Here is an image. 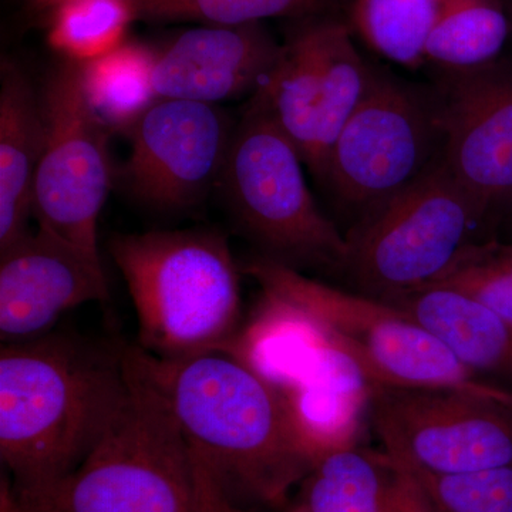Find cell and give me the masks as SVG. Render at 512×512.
Returning a JSON list of instances; mask_svg holds the SVG:
<instances>
[{
	"label": "cell",
	"mask_w": 512,
	"mask_h": 512,
	"mask_svg": "<svg viewBox=\"0 0 512 512\" xmlns=\"http://www.w3.org/2000/svg\"><path fill=\"white\" fill-rule=\"evenodd\" d=\"M123 355L126 392L109 426L72 473L15 491L22 512H198L183 431L128 346Z\"/></svg>",
	"instance_id": "cell-3"
},
{
	"label": "cell",
	"mask_w": 512,
	"mask_h": 512,
	"mask_svg": "<svg viewBox=\"0 0 512 512\" xmlns=\"http://www.w3.org/2000/svg\"><path fill=\"white\" fill-rule=\"evenodd\" d=\"M262 23L187 30L157 53L154 86L160 99L217 104L254 97L281 55Z\"/></svg>",
	"instance_id": "cell-15"
},
{
	"label": "cell",
	"mask_w": 512,
	"mask_h": 512,
	"mask_svg": "<svg viewBox=\"0 0 512 512\" xmlns=\"http://www.w3.org/2000/svg\"><path fill=\"white\" fill-rule=\"evenodd\" d=\"M123 349L49 332L0 349V460L15 491L79 466L126 392Z\"/></svg>",
	"instance_id": "cell-2"
},
{
	"label": "cell",
	"mask_w": 512,
	"mask_h": 512,
	"mask_svg": "<svg viewBox=\"0 0 512 512\" xmlns=\"http://www.w3.org/2000/svg\"><path fill=\"white\" fill-rule=\"evenodd\" d=\"M252 101L291 140L303 163L322 180L330 150L365 96L372 66L346 20H301Z\"/></svg>",
	"instance_id": "cell-10"
},
{
	"label": "cell",
	"mask_w": 512,
	"mask_h": 512,
	"mask_svg": "<svg viewBox=\"0 0 512 512\" xmlns=\"http://www.w3.org/2000/svg\"><path fill=\"white\" fill-rule=\"evenodd\" d=\"M49 13L47 42L74 63L90 62L119 47L137 20L131 0H64Z\"/></svg>",
	"instance_id": "cell-23"
},
{
	"label": "cell",
	"mask_w": 512,
	"mask_h": 512,
	"mask_svg": "<svg viewBox=\"0 0 512 512\" xmlns=\"http://www.w3.org/2000/svg\"><path fill=\"white\" fill-rule=\"evenodd\" d=\"M430 285L464 292L512 326V241L487 238L468 245Z\"/></svg>",
	"instance_id": "cell-25"
},
{
	"label": "cell",
	"mask_w": 512,
	"mask_h": 512,
	"mask_svg": "<svg viewBox=\"0 0 512 512\" xmlns=\"http://www.w3.org/2000/svg\"><path fill=\"white\" fill-rule=\"evenodd\" d=\"M194 456V454H192ZM198 483V512H244L225 494L198 458H195Z\"/></svg>",
	"instance_id": "cell-27"
},
{
	"label": "cell",
	"mask_w": 512,
	"mask_h": 512,
	"mask_svg": "<svg viewBox=\"0 0 512 512\" xmlns=\"http://www.w3.org/2000/svg\"><path fill=\"white\" fill-rule=\"evenodd\" d=\"M157 52L124 42L104 56L80 63L87 103L113 133H130L160 97L154 86Z\"/></svg>",
	"instance_id": "cell-20"
},
{
	"label": "cell",
	"mask_w": 512,
	"mask_h": 512,
	"mask_svg": "<svg viewBox=\"0 0 512 512\" xmlns=\"http://www.w3.org/2000/svg\"><path fill=\"white\" fill-rule=\"evenodd\" d=\"M0 512H22L10 477H2L0 481Z\"/></svg>",
	"instance_id": "cell-29"
},
{
	"label": "cell",
	"mask_w": 512,
	"mask_h": 512,
	"mask_svg": "<svg viewBox=\"0 0 512 512\" xmlns=\"http://www.w3.org/2000/svg\"><path fill=\"white\" fill-rule=\"evenodd\" d=\"M403 470L384 451L360 443L319 454L296 488L308 512H390Z\"/></svg>",
	"instance_id": "cell-19"
},
{
	"label": "cell",
	"mask_w": 512,
	"mask_h": 512,
	"mask_svg": "<svg viewBox=\"0 0 512 512\" xmlns=\"http://www.w3.org/2000/svg\"><path fill=\"white\" fill-rule=\"evenodd\" d=\"M128 349L163 394L192 454L235 504L289 500L316 457L281 386L228 350L161 359Z\"/></svg>",
	"instance_id": "cell-1"
},
{
	"label": "cell",
	"mask_w": 512,
	"mask_h": 512,
	"mask_svg": "<svg viewBox=\"0 0 512 512\" xmlns=\"http://www.w3.org/2000/svg\"><path fill=\"white\" fill-rule=\"evenodd\" d=\"M288 512H308L303 510V508L298 507V505H291V508H289Z\"/></svg>",
	"instance_id": "cell-32"
},
{
	"label": "cell",
	"mask_w": 512,
	"mask_h": 512,
	"mask_svg": "<svg viewBox=\"0 0 512 512\" xmlns=\"http://www.w3.org/2000/svg\"><path fill=\"white\" fill-rule=\"evenodd\" d=\"M285 392L315 457L360 443V421L363 410H369L372 386L345 356L318 343L302 375Z\"/></svg>",
	"instance_id": "cell-18"
},
{
	"label": "cell",
	"mask_w": 512,
	"mask_h": 512,
	"mask_svg": "<svg viewBox=\"0 0 512 512\" xmlns=\"http://www.w3.org/2000/svg\"><path fill=\"white\" fill-rule=\"evenodd\" d=\"M488 221L443 161L352 225L343 275L353 291L390 301L433 284L485 239Z\"/></svg>",
	"instance_id": "cell-7"
},
{
	"label": "cell",
	"mask_w": 512,
	"mask_h": 512,
	"mask_svg": "<svg viewBox=\"0 0 512 512\" xmlns=\"http://www.w3.org/2000/svg\"><path fill=\"white\" fill-rule=\"evenodd\" d=\"M46 143L40 90L18 64L0 67V249L29 232L33 190Z\"/></svg>",
	"instance_id": "cell-16"
},
{
	"label": "cell",
	"mask_w": 512,
	"mask_h": 512,
	"mask_svg": "<svg viewBox=\"0 0 512 512\" xmlns=\"http://www.w3.org/2000/svg\"><path fill=\"white\" fill-rule=\"evenodd\" d=\"M241 272L266 301L303 323L319 345L345 356L372 387L487 386L393 303L335 288L258 255Z\"/></svg>",
	"instance_id": "cell-5"
},
{
	"label": "cell",
	"mask_w": 512,
	"mask_h": 512,
	"mask_svg": "<svg viewBox=\"0 0 512 512\" xmlns=\"http://www.w3.org/2000/svg\"><path fill=\"white\" fill-rule=\"evenodd\" d=\"M390 512H430L424 503L423 495H421L416 481L406 470H403L402 480L397 487Z\"/></svg>",
	"instance_id": "cell-28"
},
{
	"label": "cell",
	"mask_w": 512,
	"mask_h": 512,
	"mask_svg": "<svg viewBox=\"0 0 512 512\" xmlns=\"http://www.w3.org/2000/svg\"><path fill=\"white\" fill-rule=\"evenodd\" d=\"M46 143L33 190L39 228L100 259L99 218L114 183L111 131L87 103L80 63L66 60L40 89Z\"/></svg>",
	"instance_id": "cell-11"
},
{
	"label": "cell",
	"mask_w": 512,
	"mask_h": 512,
	"mask_svg": "<svg viewBox=\"0 0 512 512\" xmlns=\"http://www.w3.org/2000/svg\"><path fill=\"white\" fill-rule=\"evenodd\" d=\"M109 252L136 309L138 348L161 359L231 348L241 330V269L221 232L120 234Z\"/></svg>",
	"instance_id": "cell-4"
},
{
	"label": "cell",
	"mask_w": 512,
	"mask_h": 512,
	"mask_svg": "<svg viewBox=\"0 0 512 512\" xmlns=\"http://www.w3.org/2000/svg\"><path fill=\"white\" fill-rule=\"evenodd\" d=\"M440 73L444 163L494 220L512 205V66Z\"/></svg>",
	"instance_id": "cell-13"
},
{
	"label": "cell",
	"mask_w": 512,
	"mask_h": 512,
	"mask_svg": "<svg viewBox=\"0 0 512 512\" xmlns=\"http://www.w3.org/2000/svg\"><path fill=\"white\" fill-rule=\"evenodd\" d=\"M235 126L217 104L158 99L127 134L120 180L154 210H188L220 187Z\"/></svg>",
	"instance_id": "cell-12"
},
{
	"label": "cell",
	"mask_w": 512,
	"mask_h": 512,
	"mask_svg": "<svg viewBox=\"0 0 512 512\" xmlns=\"http://www.w3.org/2000/svg\"><path fill=\"white\" fill-rule=\"evenodd\" d=\"M443 161L436 87L372 66L365 96L336 138L320 181L356 224Z\"/></svg>",
	"instance_id": "cell-8"
},
{
	"label": "cell",
	"mask_w": 512,
	"mask_h": 512,
	"mask_svg": "<svg viewBox=\"0 0 512 512\" xmlns=\"http://www.w3.org/2000/svg\"><path fill=\"white\" fill-rule=\"evenodd\" d=\"M288 137L255 101L235 126L220 188L238 228L262 256L343 274L348 241L316 204Z\"/></svg>",
	"instance_id": "cell-6"
},
{
	"label": "cell",
	"mask_w": 512,
	"mask_h": 512,
	"mask_svg": "<svg viewBox=\"0 0 512 512\" xmlns=\"http://www.w3.org/2000/svg\"><path fill=\"white\" fill-rule=\"evenodd\" d=\"M137 20L241 26L272 18L308 20L332 16L338 0H131Z\"/></svg>",
	"instance_id": "cell-24"
},
{
	"label": "cell",
	"mask_w": 512,
	"mask_h": 512,
	"mask_svg": "<svg viewBox=\"0 0 512 512\" xmlns=\"http://www.w3.org/2000/svg\"><path fill=\"white\" fill-rule=\"evenodd\" d=\"M412 316L471 373L512 389V326L464 292L427 285L386 301Z\"/></svg>",
	"instance_id": "cell-17"
},
{
	"label": "cell",
	"mask_w": 512,
	"mask_h": 512,
	"mask_svg": "<svg viewBox=\"0 0 512 512\" xmlns=\"http://www.w3.org/2000/svg\"><path fill=\"white\" fill-rule=\"evenodd\" d=\"M370 423L383 451L414 473L512 466V389L372 387Z\"/></svg>",
	"instance_id": "cell-9"
},
{
	"label": "cell",
	"mask_w": 512,
	"mask_h": 512,
	"mask_svg": "<svg viewBox=\"0 0 512 512\" xmlns=\"http://www.w3.org/2000/svg\"><path fill=\"white\" fill-rule=\"evenodd\" d=\"M451 0H350L349 28L389 62L419 69L431 26Z\"/></svg>",
	"instance_id": "cell-22"
},
{
	"label": "cell",
	"mask_w": 512,
	"mask_h": 512,
	"mask_svg": "<svg viewBox=\"0 0 512 512\" xmlns=\"http://www.w3.org/2000/svg\"><path fill=\"white\" fill-rule=\"evenodd\" d=\"M28 2L33 6V8L49 10L50 12V10L55 9L56 6L60 5L64 0H28Z\"/></svg>",
	"instance_id": "cell-30"
},
{
	"label": "cell",
	"mask_w": 512,
	"mask_h": 512,
	"mask_svg": "<svg viewBox=\"0 0 512 512\" xmlns=\"http://www.w3.org/2000/svg\"><path fill=\"white\" fill-rule=\"evenodd\" d=\"M504 218H505V222H507L508 231L511 232V237H512V205L510 207V210L505 212ZM511 241H512V239H511Z\"/></svg>",
	"instance_id": "cell-31"
},
{
	"label": "cell",
	"mask_w": 512,
	"mask_h": 512,
	"mask_svg": "<svg viewBox=\"0 0 512 512\" xmlns=\"http://www.w3.org/2000/svg\"><path fill=\"white\" fill-rule=\"evenodd\" d=\"M109 299L100 259L45 229L0 249V339L22 342L52 332L64 313Z\"/></svg>",
	"instance_id": "cell-14"
},
{
	"label": "cell",
	"mask_w": 512,
	"mask_h": 512,
	"mask_svg": "<svg viewBox=\"0 0 512 512\" xmlns=\"http://www.w3.org/2000/svg\"><path fill=\"white\" fill-rule=\"evenodd\" d=\"M511 30L503 0H451L426 37L423 62L443 72L480 69L497 62Z\"/></svg>",
	"instance_id": "cell-21"
},
{
	"label": "cell",
	"mask_w": 512,
	"mask_h": 512,
	"mask_svg": "<svg viewBox=\"0 0 512 512\" xmlns=\"http://www.w3.org/2000/svg\"><path fill=\"white\" fill-rule=\"evenodd\" d=\"M407 473L430 512H512V466L460 474Z\"/></svg>",
	"instance_id": "cell-26"
}]
</instances>
